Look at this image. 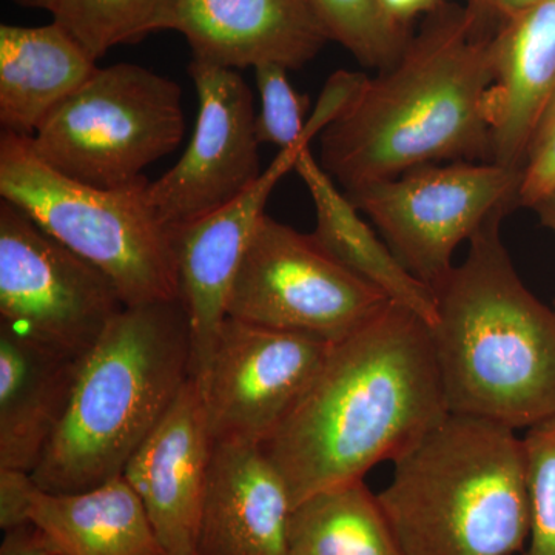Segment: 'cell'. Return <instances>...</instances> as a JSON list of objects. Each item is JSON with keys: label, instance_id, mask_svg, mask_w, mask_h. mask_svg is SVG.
<instances>
[{"label": "cell", "instance_id": "1", "mask_svg": "<svg viewBox=\"0 0 555 555\" xmlns=\"http://www.w3.org/2000/svg\"><path fill=\"white\" fill-rule=\"evenodd\" d=\"M449 415L433 331L390 301L331 345L320 371L262 451L292 506L364 480Z\"/></svg>", "mask_w": 555, "mask_h": 555}, {"label": "cell", "instance_id": "2", "mask_svg": "<svg viewBox=\"0 0 555 555\" xmlns=\"http://www.w3.org/2000/svg\"><path fill=\"white\" fill-rule=\"evenodd\" d=\"M491 14L443 3L320 134L321 167L346 193L429 164L491 160Z\"/></svg>", "mask_w": 555, "mask_h": 555}, {"label": "cell", "instance_id": "3", "mask_svg": "<svg viewBox=\"0 0 555 555\" xmlns=\"http://www.w3.org/2000/svg\"><path fill=\"white\" fill-rule=\"evenodd\" d=\"M496 210L437 288L434 347L449 414L528 429L555 414V309L525 286Z\"/></svg>", "mask_w": 555, "mask_h": 555}, {"label": "cell", "instance_id": "4", "mask_svg": "<svg viewBox=\"0 0 555 555\" xmlns=\"http://www.w3.org/2000/svg\"><path fill=\"white\" fill-rule=\"evenodd\" d=\"M190 377L181 299L127 306L80 361L67 414L33 480L72 494L120 476Z\"/></svg>", "mask_w": 555, "mask_h": 555}, {"label": "cell", "instance_id": "5", "mask_svg": "<svg viewBox=\"0 0 555 555\" xmlns=\"http://www.w3.org/2000/svg\"><path fill=\"white\" fill-rule=\"evenodd\" d=\"M377 494L404 555H514L531 532L524 438L449 414L393 460Z\"/></svg>", "mask_w": 555, "mask_h": 555}, {"label": "cell", "instance_id": "6", "mask_svg": "<svg viewBox=\"0 0 555 555\" xmlns=\"http://www.w3.org/2000/svg\"><path fill=\"white\" fill-rule=\"evenodd\" d=\"M0 196L101 269L126 306L179 298L170 229L149 198V181L124 188L83 184L39 158L30 138L2 131Z\"/></svg>", "mask_w": 555, "mask_h": 555}, {"label": "cell", "instance_id": "7", "mask_svg": "<svg viewBox=\"0 0 555 555\" xmlns=\"http://www.w3.org/2000/svg\"><path fill=\"white\" fill-rule=\"evenodd\" d=\"M185 131L182 90L134 64L98 67L33 134L43 163L94 188L116 189L170 155Z\"/></svg>", "mask_w": 555, "mask_h": 555}, {"label": "cell", "instance_id": "8", "mask_svg": "<svg viewBox=\"0 0 555 555\" xmlns=\"http://www.w3.org/2000/svg\"><path fill=\"white\" fill-rule=\"evenodd\" d=\"M521 171L492 160L416 167L347 192L387 246L437 291L454 269L456 248L500 208L518 203Z\"/></svg>", "mask_w": 555, "mask_h": 555}, {"label": "cell", "instance_id": "9", "mask_svg": "<svg viewBox=\"0 0 555 555\" xmlns=\"http://www.w3.org/2000/svg\"><path fill=\"white\" fill-rule=\"evenodd\" d=\"M126 308L101 269L0 201V324L83 358Z\"/></svg>", "mask_w": 555, "mask_h": 555}, {"label": "cell", "instance_id": "10", "mask_svg": "<svg viewBox=\"0 0 555 555\" xmlns=\"http://www.w3.org/2000/svg\"><path fill=\"white\" fill-rule=\"evenodd\" d=\"M389 302L312 236L264 214L233 284L229 317L338 341Z\"/></svg>", "mask_w": 555, "mask_h": 555}, {"label": "cell", "instance_id": "11", "mask_svg": "<svg viewBox=\"0 0 555 555\" xmlns=\"http://www.w3.org/2000/svg\"><path fill=\"white\" fill-rule=\"evenodd\" d=\"M334 341L228 317L203 390L215 444L264 447Z\"/></svg>", "mask_w": 555, "mask_h": 555}, {"label": "cell", "instance_id": "12", "mask_svg": "<svg viewBox=\"0 0 555 555\" xmlns=\"http://www.w3.org/2000/svg\"><path fill=\"white\" fill-rule=\"evenodd\" d=\"M198 118L181 159L155 182L149 198L166 228L206 217L240 198L261 177L250 87L236 69L192 57Z\"/></svg>", "mask_w": 555, "mask_h": 555}, {"label": "cell", "instance_id": "13", "mask_svg": "<svg viewBox=\"0 0 555 555\" xmlns=\"http://www.w3.org/2000/svg\"><path fill=\"white\" fill-rule=\"evenodd\" d=\"M315 124H306L297 144L280 150L258 181L240 198L206 217L170 229L177 261L179 299L188 313L192 377L206 383L221 328L229 317V299L248 241L266 214L270 193L310 142L320 137Z\"/></svg>", "mask_w": 555, "mask_h": 555}, {"label": "cell", "instance_id": "14", "mask_svg": "<svg viewBox=\"0 0 555 555\" xmlns=\"http://www.w3.org/2000/svg\"><path fill=\"white\" fill-rule=\"evenodd\" d=\"M214 448L203 386L190 377L122 470L166 555H198Z\"/></svg>", "mask_w": 555, "mask_h": 555}, {"label": "cell", "instance_id": "15", "mask_svg": "<svg viewBox=\"0 0 555 555\" xmlns=\"http://www.w3.org/2000/svg\"><path fill=\"white\" fill-rule=\"evenodd\" d=\"M169 30L188 39L192 57L232 69H298L328 40L309 0H175Z\"/></svg>", "mask_w": 555, "mask_h": 555}, {"label": "cell", "instance_id": "16", "mask_svg": "<svg viewBox=\"0 0 555 555\" xmlns=\"http://www.w3.org/2000/svg\"><path fill=\"white\" fill-rule=\"evenodd\" d=\"M286 481L261 447L215 444L198 529V555H291Z\"/></svg>", "mask_w": 555, "mask_h": 555}, {"label": "cell", "instance_id": "17", "mask_svg": "<svg viewBox=\"0 0 555 555\" xmlns=\"http://www.w3.org/2000/svg\"><path fill=\"white\" fill-rule=\"evenodd\" d=\"M485 112L491 160L521 171L537 126L555 93V0L502 21L492 36Z\"/></svg>", "mask_w": 555, "mask_h": 555}, {"label": "cell", "instance_id": "18", "mask_svg": "<svg viewBox=\"0 0 555 555\" xmlns=\"http://www.w3.org/2000/svg\"><path fill=\"white\" fill-rule=\"evenodd\" d=\"M80 361L0 324V469L38 467L67 414Z\"/></svg>", "mask_w": 555, "mask_h": 555}, {"label": "cell", "instance_id": "19", "mask_svg": "<svg viewBox=\"0 0 555 555\" xmlns=\"http://www.w3.org/2000/svg\"><path fill=\"white\" fill-rule=\"evenodd\" d=\"M96 61L57 22L0 25V126L33 138L42 120L96 72Z\"/></svg>", "mask_w": 555, "mask_h": 555}, {"label": "cell", "instance_id": "20", "mask_svg": "<svg viewBox=\"0 0 555 555\" xmlns=\"http://www.w3.org/2000/svg\"><path fill=\"white\" fill-rule=\"evenodd\" d=\"M294 171L305 182L315 207L317 225L310 236L318 246L433 327L437 320L436 292L409 272L310 149L301 153Z\"/></svg>", "mask_w": 555, "mask_h": 555}, {"label": "cell", "instance_id": "21", "mask_svg": "<svg viewBox=\"0 0 555 555\" xmlns=\"http://www.w3.org/2000/svg\"><path fill=\"white\" fill-rule=\"evenodd\" d=\"M28 517L54 555H166L147 511L122 474L72 494L38 486Z\"/></svg>", "mask_w": 555, "mask_h": 555}, {"label": "cell", "instance_id": "22", "mask_svg": "<svg viewBox=\"0 0 555 555\" xmlns=\"http://www.w3.org/2000/svg\"><path fill=\"white\" fill-rule=\"evenodd\" d=\"M291 555H404L364 480L302 500L288 518Z\"/></svg>", "mask_w": 555, "mask_h": 555}, {"label": "cell", "instance_id": "23", "mask_svg": "<svg viewBox=\"0 0 555 555\" xmlns=\"http://www.w3.org/2000/svg\"><path fill=\"white\" fill-rule=\"evenodd\" d=\"M175 0H56L51 16L100 60L109 50L169 30Z\"/></svg>", "mask_w": 555, "mask_h": 555}, {"label": "cell", "instance_id": "24", "mask_svg": "<svg viewBox=\"0 0 555 555\" xmlns=\"http://www.w3.org/2000/svg\"><path fill=\"white\" fill-rule=\"evenodd\" d=\"M328 40L345 47L361 65L392 67L409 40L408 25L390 17L379 0H309Z\"/></svg>", "mask_w": 555, "mask_h": 555}, {"label": "cell", "instance_id": "25", "mask_svg": "<svg viewBox=\"0 0 555 555\" xmlns=\"http://www.w3.org/2000/svg\"><path fill=\"white\" fill-rule=\"evenodd\" d=\"M531 532L524 555H555V414L524 437Z\"/></svg>", "mask_w": 555, "mask_h": 555}, {"label": "cell", "instance_id": "26", "mask_svg": "<svg viewBox=\"0 0 555 555\" xmlns=\"http://www.w3.org/2000/svg\"><path fill=\"white\" fill-rule=\"evenodd\" d=\"M254 69L259 93L255 120L259 144L280 150L297 144L305 137L310 116L309 96L294 89L287 78L288 69L283 65L261 64Z\"/></svg>", "mask_w": 555, "mask_h": 555}, {"label": "cell", "instance_id": "27", "mask_svg": "<svg viewBox=\"0 0 555 555\" xmlns=\"http://www.w3.org/2000/svg\"><path fill=\"white\" fill-rule=\"evenodd\" d=\"M555 190V93L531 139L521 169L518 204L532 208Z\"/></svg>", "mask_w": 555, "mask_h": 555}, {"label": "cell", "instance_id": "28", "mask_svg": "<svg viewBox=\"0 0 555 555\" xmlns=\"http://www.w3.org/2000/svg\"><path fill=\"white\" fill-rule=\"evenodd\" d=\"M38 485L30 473L0 469V528L3 532L30 525L33 495Z\"/></svg>", "mask_w": 555, "mask_h": 555}, {"label": "cell", "instance_id": "29", "mask_svg": "<svg viewBox=\"0 0 555 555\" xmlns=\"http://www.w3.org/2000/svg\"><path fill=\"white\" fill-rule=\"evenodd\" d=\"M0 555H54L49 540L35 525L10 529L0 545Z\"/></svg>", "mask_w": 555, "mask_h": 555}, {"label": "cell", "instance_id": "30", "mask_svg": "<svg viewBox=\"0 0 555 555\" xmlns=\"http://www.w3.org/2000/svg\"><path fill=\"white\" fill-rule=\"evenodd\" d=\"M383 9L393 20L409 24L420 14H430L443 5V0H379Z\"/></svg>", "mask_w": 555, "mask_h": 555}, {"label": "cell", "instance_id": "31", "mask_svg": "<svg viewBox=\"0 0 555 555\" xmlns=\"http://www.w3.org/2000/svg\"><path fill=\"white\" fill-rule=\"evenodd\" d=\"M539 2L540 0H492V10L499 14L500 21H506L524 13Z\"/></svg>", "mask_w": 555, "mask_h": 555}, {"label": "cell", "instance_id": "32", "mask_svg": "<svg viewBox=\"0 0 555 555\" xmlns=\"http://www.w3.org/2000/svg\"><path fill=\"white\" fill-rule=\"evenodd\" d=\"M531 210H534L535 214L539 215L542 224L550 229L555 235V190L551 192L550 195H546L545 198L534 204Z\"/></svg>", "mask_w": 555, "mask_h": 555}, {"label": "cell", "instance_id": "33", "mask_svg": "<svg viewBox=\"0 0 555 555\" xmlns=\"http://www.w3.org/2000/svg\"><path fill=\"white\" fill-rule=\"evenodd\" d=\"M17 5L25 7V9H36V10H53L54 3L56 0H14Z\"/></svg>", "mask_w": 555, "mask_h": 555}, {"label": "cell", "instance_id": "34", "mask_svg": "<svg viewBox=\"0 0 555 555\" xmlns=\"http://www.w3.org/2000/svg\"><path fill=\"white\" fill-rule=\"evenodd\" d=\"M467 5L476 7L478 10L494 11L492 10V0H466Z\"/></svg>", "mask_w": 555, "mask_h": 555}, {"label": "cell", "instance_id": "35", "mask_svg": "<svg viewBox=\"0 0 555 555\" xmlns=\"http://www.w3.org/2000/svg\"><path fill=\"white\" fill-rule=\"evenodd\" d=\"M554 309H555V306H554Z\"/></svg>", "mask_w": 555, "mask_h": 555}]
</instances>
